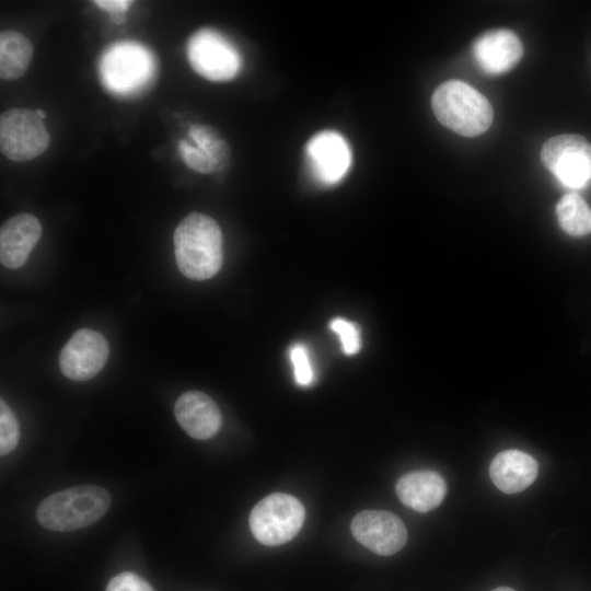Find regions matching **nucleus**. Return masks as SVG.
Returning <instances> with one entry per match:
<instances>
[{
    "mask_svg": "<svg viewBox=\"0 0 591 591\" xmlns=\"http://www.w3.org/2000/svg\"><path fill=\"white\" fill-rule=\"evenodd\" d=\"M188 136L194 141L195 147L213 161L217 171L225 165L230 157V149L215 128L194 124L188 129Z\"/></svg>",
    "mask_w": 591,
    "mask_h": 591,
    "instance_id": "19",
    "label": "nucleus"
},
{
    "mask_svg": "<svg viewBox=\"0 0 591 591\" xmlns=\"http://www.w3.org/2000/svg\"><path fill=\"white\" fill-rule=\"evenodd\" d=\"M109 506V494L103 487L76 486L45 498L36 517L39 524L50 531L68 532L94 523Z\"/></svg>",
    "mask_w": 591,
    "mask_h": 591,
    "instance_id": "3",
    "label": "nucleus"
},
{
    "mask_svg": "<svg viewBox=\"0 0 591 591\" xmlns=\"http://www.w3.org/2000/svg\"><path fill=\"white\" fill-rule=\"evenodd\" d=\"M543 165L566 187L582 188L591 181V143L580 135H559L542 147Z\"/></svg>",
    "mask_w": 591,
    "mask_h": 591,
    "instance_id": "8",
    "label": "nucleus"
},
{
    "mask_svg": "<svg viewBox=\"0 0 591 591\" xmlns=\"http://www.w3.org/2000/svg\"><path fill=\"white\" fill-rule=\"evenodd\" d=\"M40 234V223L31 213H19L8 219L0 229L1 264L8 268L24 265Z\"/></svg>",
    "mask_w": 591,
    "mask_h": 591,
    "instance_id": "14",
    "label": "nucleus"
},
{
    "mask_svg": "<svg viewBox=\"0 0 591 591\" xmlns=\"http://www.w3.org/2000/svg\"><path fill=\"white\" fill-rule=\"evenodd\" d=\"M350 529L360 544L380 556L397 553L407 542V530L403 521L384 510H363L357 513Z\"/></svg>",
    "mask_w": 591,
    "mask_h": 591,
    "instance_id": "10",
    "label": "nucleus"
},
{
    "mask_svg": "<svg viewBox=\"0 0 591 591\" xmlns=\"http://www.w3.org/2000/svg\"><path fill=\"white\" fill-rule=\"evenodd\" d=\"M106 591H154L143 578L131 571L115 576L107 584Z\"/></svg>",
    "mask_w": 591,
    "mask_h": 591,
    "instance_id": "24",
    "label": "nucleus"
},
{
    "mask_svg": "<svg viewBox=\"0 0 591 591\" xmlns=\"http://www.w3.org/2000/svg\"><path fill=\"white\" fill-rule=\"evenodd\" d=\"M329 325L331 329L339 336L341 349L346 355H355L359 351L361 339L357 324L341 317H336L331 321Z\"/></svg>",
    "mask_w": 591,
    "mask_h": 591,
    "instance_id": "21",
    "label": "nucleus"
},
{
    "mask_svg": "<svg viewBox=\"0 0 591 591\" xmlns=\"http://www.w3.org/2000/svg\"><path fill=\"white\" fill-rule=\"evenodd\" d=\"M290 359L296 382L302 386L310 385L313 382L314 373L305 346L302 344L293 345L290 349Z\"/></svg>",
    "mask_w": 591,
    "mask_h": 591,
    "instance_id": "23",
    "label": "nucleus"
},
{
    "mask_svg": "<svg viewBox=\"0 0 591 591\" xmlns=\"http://www.w3.org/2000/svg\"><path fill=\"white\" fill-rule=\"evenodd\" d=\"M174 414L179 426L197 440L212 438L222 424L217 404L210 396L199 391L183 393L175 403Z\"/></svg>",
    "mask_w": 591,
    "mask_h": 591,
    "instance_id": "13",
    "label": "nucleus"
},
{
    "mask_svg": "<svg viewBox=\"0 0 591 591\" xmlns=\"http://www.w3.org/2000/svg\"><path fill=\"white\" fill-rule=\"evenodd\" d=\"M395 491L406 507L418 512H428L442 502L447 494V483L434 471H415L399 477Z\"/></svg>",
    "mask_w": 591,
    "mask_h": 591,
    "instance_id": "16",
    "label": "nucleus"
},
{
    "mask_svg": "<svg viewBox=\"0 0 591 591\" xmlns=\"http://www.w3.org/2000/svg\"><path fill=\"white\" fill-rule=\"evenodd\" d=\"M20 439V429L15 415L4 402H0V453L5 455L13 451Z\"/></svg>",
    "mask_w": 591,
    "mask_h": 591,
    "instance_id": "20",
    "label": "nucleus"
},
{
    "mask_svg": "<svg viewBox=\"0 0 591 591\" xmlns=\"http://www.w3.org/2000/svg\"><path fill=\"white\" fill-rule=\"evenodd\" d=\"M556 216L568 235L581 237L591 233V208L578 194L563 196L556 205Z\"/></svg>",
    "mask_w": 591,
    "mask_h": 591,
    "instance_id": "18",
    "label": "nucleus"
},
{
    "mask_svg": "<svg viewBox=\"0 0 591 591\" xmlns=\"http://www.w3.org/2000/svg\"><path fill=\"white\" fill-rule=\"evenodd\" d=\"M49 142V132L35 111L16 107L1 114L0 149L5 158L18 162L34 159Z\"/></svg>",
    "mask_w": 591,
    "mask_h": 591,
    "instance_id": "7",
    "label": "nucleus"
},
{
    "mask_svg": "<svg viewBox=\"0 0 591 591\" xmlns=\"http://www.w3.org/2000/svg\"><path fill=\"white\" fill-rule=\"evenodd\" d=\"M472 53L479 68L488 74H501L511 70L523 56V46L511 30H491L473 44Z\"/></svg>",
    "mask_w": 591,
    "mask_h": 591,
    "instance_id": "12",
    "label": "nucleus"
},
{
    "mask_svg": "<svg viewBox=\"0 0 591 591\" xmlns=\"http://www.w3.org/2000/svg\"><path fill=\"white\" fill-rule=\"evenodd\" d=\"M94 4L107 11L115 24H121L125 21V13L134 1L128 0H96Z\"/></svg>",
    "mask_w": 591,
    "mask_h": 591,
    "instance_id": "25",
    "label": "nucleus"
},
{
    "mask_svg": "<svg viewBox=\"0 0 591 591\" xmlns=\"http://www.w3.org/2000/svg\"><path fill=\"white\" fill-rule=\"evenodd\" d=\"M108 355L109 347L102 334L81 328L63 346L59 356V368L70 380L86 381L103 369Z\"/></svg>",
    "mask_w": 591,
    "mask_h": 591,
    "instance_id": "11",
    "label": "nucleus"
},
{
    "mask_svg": "<svg viewBox=\"0 0 591 591\" xmlns=\"http://www.w3.org/2000/svg\"><path fill=\"white\" fill-rule=\"evenodd\" d=\"M35 112L42 119L46 117V113L43 109L37 108Z\"/></svg>",
    "mask_w": 591,
    "mask_h": 591,
    "instance_id": "27",
    "label": "nucleus"
},
{
    "mask_svg": "<svg viewBox=\"0 0 591 591\" xmlns=\"http://www.w3.org/2000/svg\"><path fill=\"white\" fill-rule=\"evenodd\" d=\"M33 57L30 39L16 31H2L0 34V77L15 80L27 70Z\"/></svg>",
    "mask_w": 591,
    "mask_h": 591,
    "instance_id": "17",
    "label": "nucleus"
},
{
    "mask_svg": "<svg viewBox=\"0 0 591 591\" xmlns=\"http://www.w3.org/2000/svg\"><path fill=\"white\" fill-rule=\"evenodd\" d=\"M305 518L303 505L296 497L274 493L252 509L250 528L254 537L267 546H277L292 540L301 530Z\"/></svg>",
    "mask_w": 591,
    "mask_h": 591,
    "instance_id": "5",
    "label": "nucleus"
},
{
    "mask_svg": "<svg viewBox=\"0 0 591 591\" xmlns=\"http://www.w3.org/2000/svg\"><path fill=\"white\" fill-rule=\"evenodd\" d=\"M179 271L193 280L213 277L223 260L222 233L209 216L192 212L176 227L173 235Z\"/></svg>",
    "mask_w": 591,
    "mask_h": 591,
    "instance_id": "1",
    "label": "nucleus"
},
{
    "mask_svg": "<svg viewBox=\"0 0 591 591\" xmlns=\"http://www.w3.org/2000/svg\"><path fill=\"white\" fill-rule=\"evenodd\" d=\"M154 60L138 43L119 42L108 47L100 61L103 84L119 95L135 94L151 81Z\"/></svg>",
    "mask_w": 591,
    "mask_h": 591,
    "instance_id": "4",
    "label": "nucleus"
},
{
    "mask_svg": "<svg viewBox=\"0 0 591 591\" xmlns=\"http://www.w3.org/2000/svg\"><path fill=\"white\" fill-rule=\"evenodd\" d=\"M493 591H515V590H513L512 588H509V587H498V588L494 589Z\"/></svg>",
    "mask_w": 591,
    "mask_h": 591,
    "instance_id": "26",
    "label": "nucleus"
},
{
    "mask_svg": "<svg viewBox=\"0 0 591 591\" xmlns=\"http://www.w3.org/2000/svg\"><path fill=\"white\" fill-rule=\"evenodd\" d=\"M538 465L530 454L510 449L498 453L489 466L495 486L506 494H515L529 487L537 476Z\"/></svg>",
    "mask_w": 591,
    "mask_h": 591,
    "instance_id": "15",
    "label": "nucleus"
},
{
    "mask_svg": "<svg viewBox=\"0 0 591 591\" xmlns=\"http://www.w3.org/2000/svg\"><path fill=\"white\" fill-rule=\"evenodd\" d=\"M178 152L184 163L195 172L208 174L217 171L213 161L185 139L178 142Z\"/></svg>",
    "mask_w": 591,
    "mask_h": 591,
    "instance_id": "22",
    "label": "nucleus"
},
{
    "mask_svg": "<svg viewBox=\"0 0 591 591\" xmlns=\"http://www.w3.org/2000/svg\"><path fill=\"white\" fill-rule=\"evenodd\" d=\"M431 107L444 127L464 137L484 134L494 118L489 101L461 80H449L440 84L431 96Z\"/></svg>",
    "mask_w": 591,
    "mask_h": 591,
    "instance_id": "2",
    "label": "nucleus"
},
{
    "mask_svg": "<svg viewBox=\"0 0 591 591\" xmlns=\"http://www.w3.org/2000/svg\"><path fill=\"white\" fill-rule=\"evenodd\" d=\"M304 153L313 181L322 186L339 183L352 161L348 141L336 130H322L313 135L305 144Z\"/></svg>",
    "mask_w": 591,
    "mask_h": 591,
    "instance_id": "9",
    "label": "nucleus"
},
{
    "mask_svg": "<svg viewBox=\"0 0 591 591\" xmlns=\"http://www.w3.org/2000/svg\"><path fill=\"white\" fill-rule=\"evenodd\" d=\"M186 54L195 72L209 81H229L241 71L242 58L239 50L225 36L212 28L196 31L187 42Z\"/></svg>",
    "mask_w": 591,
    "mask_h": 591,
    "instance_id": "6",
    "label": "nucleus"
}]
</instances>
